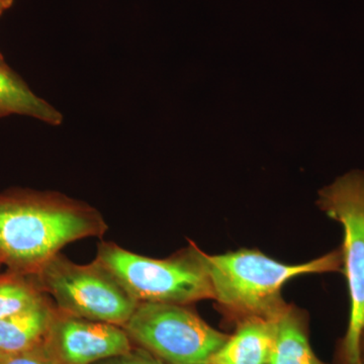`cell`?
Listing matches in <instances>:
<instances>
[{
  "label": "cell",
  "instance_id": "cell-14",
  "mask_svg": "<svg viewBox=\"0 0 364 364\" xmlns=\"http://www.w3.org/2000/svg\"><path fill=\"white\" fill-rule=\"evenodd\" d=\"M93 364H165L163 361L153 355L149 351L141 347H134L127 353L112 356L104 360L97 361Z\"/></svg>",
  "mask_w": 364,
  "mask_h": 364
},
{
  "label": "cell",
  "instance_id": "cell-12",
  "mask_svg": "<svg viewBox=\"0 0 364 364\" xmlns=\"http://www.w3.org/2000/svg\"><path fill=\"white\" fill-rule=\"evenodd\" d=\"M47 298L36 274L9 269L0 272V321L39 305Z\"/></svg>",
  "mask_w": 364,
  "mask_h": 364
},
{
  "label": "cell",
  "instance_id": "cell-3",
  "mask_svg": "<svg viewBox=\"0 0 364 364\" xmlns=\"http://www.w3.org/2000/svg\"><path fill=\"white\" fill-rule=\"evenodd\" d=\"M205 255L193 242L164 259L132 252L114 242H102L95 260L111 272L139 303L189 306L213 299Z\"/></svg>",
  "mask_w": 364,
  "mask_h": 364
},
{
  "label": "cell",
  "instance_id": "cell-15",
  "mask_svg": "<svg viewBox=\"0 0 364 364\" xmlns=\"http://www.w3.org/2000/svg\"><path fill=\"white\" fill-rule=\"evenodd\" d=\"M14 1V0H0V16H1L7 9H11Z\"/></svg>",
  "mask_w": 364,
  "mask_h": 364
},
{
  "label": "cell",
  "instance_id": "cell-18",
  "mask_svg": "<svg viewBox=\"0 0 364 364\" xmlns=\"http://www.w3.org/2000/svg\"><path fill=\"white\" fill-rule=\"evenodd\" d=\"M0 60H4V55H2L1 53H0Z\"/></svg>",
  "mask_w": 364,
  "mask_h": 364
},
{
  "label": "cell",
  "instance_id": "cell-13",
  "mask_svg": "<svg viewBox=\"0 0 364 364\" xmlns=\"http://www.w3.org/2000/svg\"><path fill=\"white\" fill-rule=\"evenodd\" d=\"M0 364H59L46 342L40 346L20 353L0 354Z\"/></svg>",
  "mask_w": 364,
  "mask_h": 364
},
{
  "label": "cell",
  "instance_id": "cell-5",
  "mask_svg": "<svg viewBox=\"0 0 364 364\" xmlns=\"http://www.w3.org/2000/svg\"><path fill=\"white\" fill-rule=\"evenodd\" d=\"M57 310L74 317L124 326L139 301L97 260L77 264L61 252L36 273Z\"/></svg>",
  "mask_w": 364,
  "mask_h": 364
},
{
  "label": "cell",
  "instance_id": "cell-6",
  "mask_svg": "<svg viewBox=\"0 0 364 364\" xmlns=\"http://www.w3.org/2000/svg\"><path fill=\"white\" fill-rule=\"evenodd\" d=\"M122 327L133 343L165 364H208L229 337L177 304L139 303Z\"/></svg>",
  "mask_w": 364,
  "mask_h": 364
},
{
  "label": "cell",
  "instance_id": "cell-2",
  "mask_svg": "<svg viewBox=\"0 0 364 364\" xmlns=\"http://www.w3.org/2000/svg\"><path fill=\"white\" fill-rule=\"evenodd\" d=\"M205 260L213 299L234 325L244 318H277L287 305L282 289L289 279L313 273H343L340 247L301 264L279 262L254 249L205 253Z\"/></svg>",
  "mask_w": 364,
  "mask_h": 364
},
{
  "label": "cell",
  "instance_id": "cell-19",
  "mask_svg": "<svg viewBox=\"0 0 364 364\" xmlns=\"http://www.w3.org/2000/svg\"><path fill=\"white\" fill-rule=\"evenodd\" d=\"M2 267V264H1V262H0V268H1Z\"/></svg>",
  "mask_w": 364,
  "mask_h": 364
},
{
  "label": "cell",
  "instance_id": "cell-9",
  "mask_svg": "<svg viewBox=\"0 0 364 364\" xmlns=\"http://www.w3.org/2000/svg\"><path fill=\"white\" fill-rule=\"evenodd\" d=\"M272 353L267 364H328L316 355L309 338V315L287 304L277 316Z\"/></svg>",
  "mask_w": 364,
  "mask_h": 364
},
{
  "label": "cell",
  "instance_id": "cell-8",
  "mask_svg": "<svg viewBox=\"0 0 364 364\" xmlns=\"http://www.w3.org/2000/svg\"><path fill=\"white\" fill-rule=\"evenodd\" d=\"M275 318L253 317L235 324L233 334H229L208 364H267L274 342Z\"/></svg>",
  "mask_w": 364,
  "mask_h": 364
},
{
  "label": "cell",
  "instance_id": "cell-1",
  "mask_svg": "<svg viewBox=\"0 0 364 364\" xmlns=\"http://www.w3.org/2000/svg\"><path fill=\"white\" fill-rule=\"evenodd\" d=\"M107 229L97 208L57 191L0 193V262L13 272L36 274L68 244L102 238Z\"/></svg>",
  "mask_w": 364,
  "mask_h": 364
},
{
  "label": "cell",
  "instance_id": "cell-7",
  "mask_svg": "<svg viewBox=\"0 0 364 364\" xmlns=\"http://www.w3.org/2000/svg\"><path fill=\"white\" fill-rule=\"evenodd\" d=\"M46 345L59 364H93L135 347L122 326L74 317L57 308Z\"/></svg>",
  "mask_w": 364,
  "mask_h": 364
},
{
  "label": "cell",
  "instance_id": "cell-4",
  "mask_svg": "<svg viewBox=\"0 0 364 364\" xmlns=\"http://www.w3.org/2000/svg\"><path fill=\"white\" fill-rule=\"evenodd\" d=\"M317 205L343 230L340 249L350 313L346 333L337 344L335 363H358L364 329V171L352 170L320 189Z\"/></svg>",
  "mask_w": 364,
  "mask_h": 364
},
{
  "label": "cell",
  "instance_id": "cell-10",
  "mask_svg": "<svg viewBox=\"0 0 364 364\" xmlns=\"http://www.w3.org/2000/svg\"><path fill=\"white\" fill-rule=\"evenodd\" d=\"M56 306L47 298L39 305L0 321V354L20 353L44 344Z\"/></svg>",
  "mask_w": 364,
  "mask_h": 364
},
{
  "label": "cell",
  "instance_id": "cell-16",
  "mask_svg": "<svg viewBox=\"0 0 364 364\" xmlns=\"http://www.w3.org/2000/svg\"><path fill=\"white\" fill-rule=\"evenodd\" d=\"M359 350H360L361 363L364 364V329L363 333H361L360 343H359Z\"/></svg>",
  "mask_w": 364,
  "mask_h": 364
},
{
  "label": "cell",
  "instance_id": "cell-11",
  "mask_svg": "<svg viewBox=\"0 0 364 364\" xmlns=\"http://www.w3.org/2000/svg\"><path fill=\"white\" fill-rule=\"evenodd\" d=\"M18 114L33 117L51 126L63 123V114L36 95L26 81L0 60V119Z\"/></svg>",
  "mask_w": 364,
  "mask_h": 364
},
{
  "label": "cell",
  "instance_id": "cell-17",
  "mask_svg": "<svg viewBox=\"0 0 364 364\" xmlns=\"http://www.w3.org/2000/svg\"><path fill=\"white\" fill-rule=\"evenodd\" d=\"M335 364H363L360 361H358V363H335Z\"/></svg>",
  "mask_w": 364,
  "mask_h": 364
}]
</instances>
